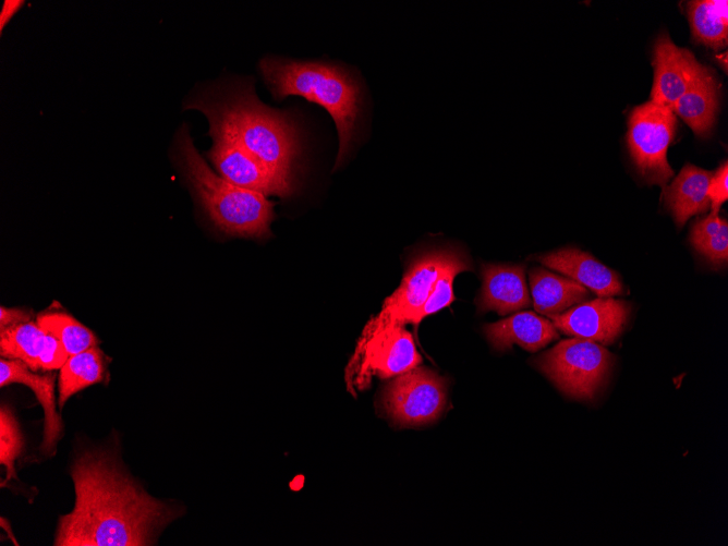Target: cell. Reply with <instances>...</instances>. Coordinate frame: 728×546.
Wrapping results in <instances>:
<instances>
[{"mask_svg": "<svg viewBox=\"0 0 728 546\" xmlns=\"http://www.w3.org/2000/svg\"><path fill=\"white\" fill-rule=\"evenodd\" d=\"M70 354L63 343L54 336L48 333L44 351L39 359V368L43 371L60 369Z\"/></svg>", "mask_w": 728, "mask_h": 546, "instance_id": "28", "label": "cell"}, {"mask_svg": "<svg viewBox=\"0 0 728 546\" xmlns=\"http://www.w3.org/2000/svg\"><path fill=\"white\" fill-rule=\"evenodd\" d=\"M688 16L696 41L721 49L728 41V2L702 0L688 3Z\"/></svg>", "mask_w": 728, "mask_h": 546, "instance_id": "21", "label": "cell"}, {"mask_svg": "<svg viewBox=\"0 0 728 546\" xmlns=\"http://www.w3.org/2000/svg\"><path fill=\"white\" fill-rule=\"evenodd\" d=\"M39 327L59 339L70 355L97 345L94 332L65 313H47L37 317Z\"/></svg>", "mask_w": 728, "mask_h": 546, "instance_id": "24", "label": "cell"}, {"mask_svg": "<svg viewBox=\"0 0 728 546\" xmlns=\"http://www.w3.org/2000/svg\"><path fill=\"white\" fill-rule=\"evenodd\" d=\"M719 84L714 72L708 71L696 81L672 106L697 136H708L714 128L719 104Z\"/></svg>", "mask_w": 728, "mask_h": 546, "instance_id": "18", "label": "cell"}, {"mask_svg": "<svg viewBox=\"0 0 728 546\" xmlns=\"http://www.w3.org/2000/svg\"><path fill=\"white\" fill-rule=\"evenodd\" d=\"M535 363L565 395L592 399L605 383L614 357L596 342L572 338L557 343Z\"/></svg>", "mask_w": 728, "mask_h": 546, "instance_id": "6", "label": "cell"}, {"mask_svg": "<svg viewBox=\"0 0 728 546\" xmlns=\"http://www.w3.org/2000/svg\"><path fill=\"white\" fill-rule=\"evenodd\" d=\"M712 172L685 165L670 185L664 189L665 205L677 227L695 215L706 213L711 206L707 187Z\"/></svg>", "mask_w": 728, "mask_h": 546, "instance_id": "17", "label": "cell"}, {"mask_svg": "<svg viewBox=\"0 0 728 546\" xmlns=\"http://www.w3.org/2000/svg\"><path fill=\"white\" fill-rule=\"evenodd\" d=\"M208 134L213 139V145L206 151V156L220 177L234 185L265 196L287 197L292 194L293 180L271 171L232 135L215 124H209Z\"/></svg>", "mask_w": 728, "mask_h": 546, "instance_id": "10", "label": "cell"}, {"mask_svg": "<svg viewBox=\"0 0 728 546\" xmlns=\"http://www.w3.org/2000/svg\"><path fill=\"white\" fill-rule=\"evenodd\" d=\"M692 246L715 267L728 259V223L718 213H711L693 223L690 231Z\"/></svg>", "mask_w": 728, "mask_h": 546, "instance_id": "23", "label": "cell"}, {"mask_svg": "<svg viewBox=\"0 0 728 546\" xmlns=\"http://www.w3.org/2000/svg\"><path fill=\"white\" fill-rule=\"evenodd\" d=\"M29 319L31 314L25 310L7 308L4 306L0 307V330L22 323H27Z\"/></svg>", "mask_w": 728, "mask_h": 546, "instance_id": "29", "label": "cell"}, {"mask_svg": "<svg viewBox=\"0 0 728 546\" xmlns=\"http://www.w3.org/2000/svg\"><path fill=\"white\" fill-rule=\"evenodd\" d=\"M484 332L498 351H506L518 344L530 352H536L559 337L551 320L533 312H519L499 321L487 324L484 326Z\"/></svg>", "mask_w": 728, "mask_h": 546, "instance_id": "16", "label": "cell"}, {"mask_svg": "<svg viewBox=\"0 0 728 546\" xmlns=\"http://www.w3.org/2000/svg\"><path fill=\"white\" fill-rule=\"evenodd\" d=\"M463 255L458 247L448 246L432 248L415 257L398 289L386 299L380 312L366 326L410 324L427 300L440 272Z\"/></svg>", "mask_w": 728, "mask_h": 546, "instance_id": "9", "label": "cell"}, {"mask_svg": "<svg viewBox=\"0 0 728 546\" xmlns=\"http://www.w3.org/2000/svg\"><path fill=\"white\" fill-rule=\"evenodd\" d=\"M272 97L302 96L325 108L335 121L339 148L338 169L363 134L365 90L360 76L349 66L323 60H294L266 56L258 63Z\"/></svg>", "mask_w": 728, "mask_h": 546, "instance_id": "3", "label": "cell"}, {"mask_svg": "<svg viewBox=\"0 0 728 546\" xmlns=\"http://www.w3.org/2000/svg\"><path fill=\"white\" fill-rule=\"evenodd\" d=\"M466 270H472V265L464 254L440 272L427 300L413 315L410 324L417 327L424 317L449 306L454 300L453 279L459 272Z\"/></svg>", "mask_w": 728, "mask_h": 546, "instance_id": "25", "label": "cell"}, {"mask_svg": "<svg viewBox=\"0 0 728 546\" xmlns=\"http://www.w3.org/2000/svg\"><path fill=\"white\" fill-rule=\"evenodd\" d=\"M23 447V434L13 411L9 405L2 404L0 409V463L5 466L7 477L1 486L11 478H17L14 463Z\"/></svg>", "mask_w": 728, "mask_h": 546, "instance_id": "26", "label": "cell"}, {"mask_svg": "<svg viewBox=\"0 0 728 546\" xmlns=\"http://www.w3.org/2000/svg\"><path fill=\"white\" fill-rule=\"evenodd\" d=\"M47 335L34 321L4 328L0 330V354L10 360H20L32 371L38 372Z\"/></svg>", "mask_w": 728, "mask_h": 546, "instance_id": "22", "label": "cell"}, {"mask_svg": "<svg viewBox=\"0 0 728 546\" xmlns=\"http://www.w3.org/2000/svg\"><path fill=\"white\" fill-rule=\"evenodd\" d=\"M630 305L609 296L581 302L550 320L557 329L574 338L611 344L623 331Z\"/></svg>", "mask_w": 728, "mask_h": 546, "instance_id": "11", "label": "cell"}, {"mask_svg": "<svg viewBox=\"0 0 728 546\" xmlns=\"http://www.w3.org/2000/svg\"><path fill=\"white\" fill-rule=\"evenodd\" d=\"M653 66L651 100L670 110L709 69L702 65L690 50L676 46L667 33L655 41Z\"/></svg>", "mask_w": 728, "mask_h": 546, "instance_id": "12", "label": "cell"}, {"mask_svg": "<svg viewBox=\"0 0 728 546\" xmlns=\"http://www.w3.org/2000/svg\"><path fill=\"white\" fill-rule=\"evenodd\" d=\"M530 284L534 308L548 317L566 312L589 295L579 282L539 267L531 269Z\"/></svg>", "mask_w": 728, "mask_h": 546, "instance_id": "19", "label": "cell"}, {"mask_svg": "<svg viewBox=\"0 0 728 546\" xmlns=\"http://www.w3.org/2000/svg\"><path fill=\"white\" fill-rule=\"evenodd\" d=\"M184 109L204 113L232 135L275 173L292 179L300 154V132L293 117L262 102L253 78H231L199 86L183 102Z\"/></svg>", "mask_w": 728, "mask_h": 546, "instance_id": "2", "label": "cell"}, {"mask_svg": "<svg viewBox=\"0 0 728 546\" xmlns=\"http://www.w3.org/2000/svg\"><path fill=\"white\" fill-rule=\"evenodd\" d=\"M173 154L189 186L217 230L251 239L270 235L272 202L216 174L195 148L186 123L175 133Z\"/></svg>", "mask_w": 728, "mask_h": 546, "instance_id": "4", "label": "cell"}, {"mask_svg": "<svg viewBox=\"0 0 728 546\" xmlns=\"http://www.w3.org/2000/svg\"><path fill=\"white\" fill-rule=\"evenodd\" d=\"M481 277L482 288L476 298L480 312L494 311L503 316L531 303L524 265L483 264Z\"/></svg>", "mask_w": 728, "mask_h": 546, "instance_id": "13", "label": "cell"}, {"mask_svg": "<svg viewBox=\"0 0 728 546\" xmlns=\"http://www.w3.org/2000/svg\"><path fill=\"white\" fill-rule=\"evenodd\" d=\"M71 476L75 505L61 515L56 546H148L181 510L148 495L110 449L85 450Z\"/></svg>", "mask_w": 728, "mask_h": 546, "instance_id": "1", "label": "cell"}, {"mask_svg": "<svg viewBox=\"0 0 728 546\" xmlns=\"http://www.w3.org/2000/svg\"><path fill=\"white\" fill-rule=\"evenodd\" d=\"M421 362L412 335L403 325L365 326L345 368V381L350 389L361 390L369 385L372 376L391 378Z\"/></svg>", "mask_w": 728, "mask_h": 546, "instance_id": "5", "label": "cell"}, {"mask_svg": "<svg viewBox=\"0 0 728 546\" xmlns=\"http://www.w3.org/2000/svg\"><path fill=\"white\" fill-rule=\"evenodd\" d=\"M677 130L672 110L652 100L634 107L628 121L627 144L631 160L648 184L665 189L674 170L667 150Z\"/></svg>", "mask_w": 728, "mask_h": 546, "instance_id": "7", "label": "cell"}, {"mask_svg": "<svg viewBox=\"0 0 728 546\" xmlns=\"http://www.w3.org/2000/svg\"><path fill=\"white\" fill-rule=\"evenodd\" d=\"M23 384L32 389L44 409V434L40 450L52 456L62 435L61 415L56 410L54 374H38L20 360H0V387Z\"/></svg>", "mask_w": 728, "mask_h": 546, "instance_id": "14", "label": "cell"}, {"mask_svg": "<svg viewBox=\"0 0 728 546\" xmlns=\"http://www.w3.org/2000/svg\"><path fill=\"white\" fill-rule=\"evenodd\" d=\"M105 374L104 354L92 347L83 352L70 355L59 374V407L76 392L94 384L101 383Z\"/></svg>", "mask_w": 728, "mask_h": 546, "instance_id": "20", "label": "cell"}, {"mask_svg": "<svg viewBox=\"0 0 728 546\" xmlns=\"http://www.w3.org/2000/svg\"><path fill=\"white\" fill-rule=\"evenodd\" d=\"M707 195L712 213H718L720 206L728 198V163L724 161L709 179Z\"/></svg>", "mask_w": 728, "mask_h": 546, "instance_id": "27", "label": "cell"}, {"mask_svg": "<svg viewBox=\"0 0 728 546\" xmlns=\"http://www.w3.org/2000/svg\"><path fill=\"white\" fill-rule=\"evenodd\" d=\"M21 0H7L3 2V7L0 14V31L2 32L5 24L13 17V15L19 11L23 5Z\"/></svg>", "mask_w": 728, "mask_h": 546, "instance_id": "30", "label": "cell"}, {"mask_svg": "<svg viewBox=\"0 0 728 546\" xmlns=\"http://www.w3.org/2000/svg\"><path fill=\"white\" fill-rule=\"evenodd\" d=\"M532 259L563 274L599 296L623 293V286L617 272L577 247L560 248L533 256Z\"/></svg>", "mask_w": 728, "mask_h": 546, "instance_id": "15", "label": "cell"}, {"mask_svg": "<svg viewBox=\"0 0 728 546\" xmlns=\"http://www.w3.org/2000/svg\"><path fill=\"white\" fill-rule=\"evenodd\" d=\"M447 401L445 378L426 367L398 375L383 389L384 413L400 426H418L435 421Z\"/></svg>", "mask_w": 728, "mask_h": 546, "instance_id": "8", "label": "cell"}]
</instances>
